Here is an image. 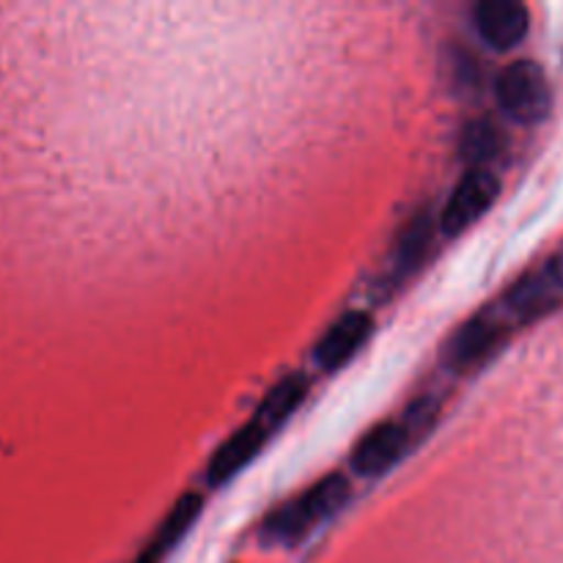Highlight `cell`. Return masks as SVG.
Segmentation results:
<instances>
[{
    "label": "cell",
    "instance_id": "cell-1",
    "mask_svg": "<svg viewBox=\"0 0 563 563\" xmlns=\"http://www.w3.org/2000/svg\"><path fill=\"white\" fill-rule=\"evenodd\" d=\"M308 390H311V379L302 372H291L286 374V377H280L278 383L267 390L262 405L251 412V418H247L236 432H231L229 438H225V443L209 456V487H225V484L234 482L245 467H251V462L267 449L269 440L291 421V416H295L297 410H300L302 401L308 399Z\"/></svg>",
    "mask_w": 563,
    "mask_h": 563
},
{
    "label": "cell",
    "instance_id": "cell-2",
    "mask_svg": "<svg viewBox=\"0 0 563 563\" xmlns=\"http://www.w3.org/2000/svg\"><path fill=\"white\" fill-rule=\"evenodd\" d=\"M352 500V484L344 473L333 471L317 478L308 489L286 504L275 506L258 526V539L267 548H297L311 539L324 522L339 517Z\"/></svg>",
    "mask_w": 563,
    "mask_h": 563
},
{
    "label": "cell",
    "instance_id": "cell-3",
    "mask_svg": "<svg viewBox=\"0 0 563 563\" xmlns=\"http://www.w3.org/2000/svg\"><path fill=\"white\" fill-rule=\"evenodd\" d=\"M515 324L498 302L478 308L451 333L443 346V366L456 377H471L495 361L509 344Z\"/></svg>",
    "mask_w": 563,
    "mask_h": 563
},
{
    "label": "cell",
    "instance_id": "cell-4",
    "mask_svg": "<svg viewBox=\"0 0 563 563\" xmlns=\"http://www.w3.org/2000/svg\"><path fill=\"white\" fill-rule=\"evenodd\" d=\"M563 302V245L555 247L542 264L533 269L522 273L504 297L498 306L509 317L515 328L520 324H533L542 317L553 313Z\"/></svg>",
    "mask_w": 563,
    "mask_h": 563
},
{
    "label": "cell",
    "instance_id": "cell-5",
    "mask_svg": "<svg viewBox=\"0 0 563 563\" xmlns=\"http://www.w3.org/2000/svg\"><path fill=\"white\" fill-rule=\"evenodd\" d=\"M495 102L504 110L506 119L531 126L550 115L553 88L537 60L517 58L495 77Z\"/></svg>",
    "mask_w": 563,
    "mask_h": 563
},
{
    "label": "cell",
    "instance_id": "cell-6",
    "mask_svg": "<svg viewBox=\"0 0 563 563\" xmlns=\"http://www.w3.org/2000/svg\"><path fill=\"white\" fill-rule=\"evenodd\" d=\"M418 445L421 440L405 418H385L357 440L350 454V467L361 478H383L385 473L399 467Z\"/></svg>",
    "mask_w": 563,
    "mask_h": 563
},
{
    "label": "cell",
    "instance_id": "cell-7",
    "mask_svg": "<svg viewBox=\"0 0 563 563\" xmlns=\"http://www.w3.org/2000/svg\"><path fill=\"white\" fill-rule=\"evenodd\" d=\"M500 196V179L495 170L473 168L465 170L454 190L445 198L443 209L438 214V229L445 240L462 236L471 231L482 218H487L489 209L495 207Z\"/></svg>",
    "mask_w": 563,
    "mask_h": 563
},
{
    "label": "cell",
    "instance_id": "cell-8",
    "mask_svg": "<svg viewBox=\"0 0 563 563\" xmlns=\"http://www.w3.org/2000/svg\"><path fill=\"white\" fill-rule=\"evenodd\" d=\"M438 234V214L429 207H421L418 212H412L410 218L405 220V225L396 231V240L394 245H390L388 258H385V289L394 291L399 289V286H405L407 280L429 262Z\"/></svg>",
    "mask_w": 563,
    "mask_h": 563
},
{
    "label": "cell",
    "instance_id": "cell-9",
    "mask_svg": "<svg viewBox=\"0 0 563 563\" xmlns=\"http://www.w3.org/2000/svg\"><path fill=\"white\" fill-rule=\"evenodd\" d=\"M374 335V317L366 308H352L344 311L328 330L322 339L313 344V363L322 368L324 374H335L355 361L357 352L368 344Z\"/></svg>",
    "mask_w": 563,
    "mask_h": 563
},
{
    "label": "cell",
    "instance_id": "cell-10",
    "mask_svg": "<svg viewBox=\"0 0 563 563\" xmlns=\"http://www.w3.org/2000/svg\"><path fill=\"white\" fill-rule=\"evenodd\" d=\"M471 20L478 38L498 53L515 49L531 31V11L520 0H482L473 5Z\"/></svg>",
    "mask_w": 563,
    "mask_h": 563
},
{
    "label": "cell",
    "instance_id": "cell-11",
    "mask_svg": "<svg viewBox=\"0 0 563 563\" xmlns=\"http://www.w3.org/2000/svg\"><path fill=\"white\" fill-rule=\"evenodd\" d=\"M203 511V495L201 493H185L176 498V504L170 506L168 515L163 517V522L157 526L154 537L148 539L146 548L137 553V559L132 563H165L170 553L185 542L187 533L196 528L198 517Z\"/></svg>",
    "mask_w": 563,
    "mask_h": 563
},
{
    "label": "cell",
    "instance_id": "cell-12",
    "mask_svg": "<svg viewBox=\"0 0 563 563\" xmlns=\"http://www.w3.org/2000/svg\"><path fill=\"white\" fill-rule=\"evenodd\" d=\"M506 143L509 141H506V132L500 130L498 121L489 119V115H478L462 126L460 157L467 165V170H493V165L506 154Z\"/></svg>",
    "mask_w": 563,
    "mask_h": 563
}]
</instances>
